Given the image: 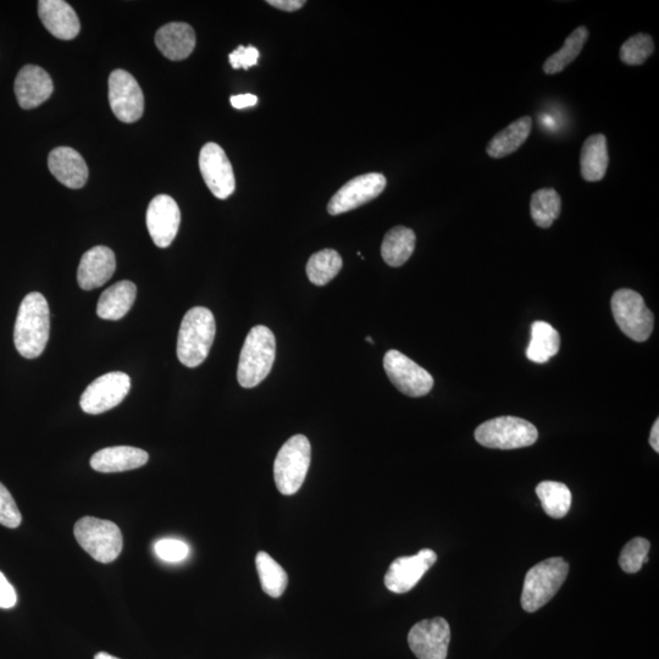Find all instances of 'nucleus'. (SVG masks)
I'll list each match as a JSON object with an SVG mask.
<instances>
[{
	"instance_id": "obj_1",
	"label": "nucleus",
	"mask_w": 659,
	"mask_h": 659,
	"mask_svg": "<svg viewBox=\"0 0 659 659\" xmlns=\"http://www.w3.org/2000/svg\"><path fill=\"white\" fill-rule=\"evenodd\" d=\"M51 332V313L46 297L31 292L20 304L14 329V343L20 356L35 359L46 350Z\"/></svg>"
},
{
	"instance_id": "obj_2",
	"label": "nucleus",
	"mask_w": 659,
	"mask_h": 659,
	"mask_svg": "<svg viewBox=\"0 0 659 659\" xmlns=\"http://www.w3.org/2000/svg\"><path fill=\"white\" fill-rule=\"evenodd\" d=\"M217 332L209 309L195 307L186 313L177 339V358L187 368H197L206 361Z\"/></svg>"
},
{
	"instance_id": "obj_3",
	"label": "nucleus",
	"mask_w": 659,
	"mask_h": 659,
	"mask_svg": "<svg viewBox=\"0 0 659 659\" xmlns=\"http://www.w3.org/2000/svg\"><path fill=\"white\" fill-rule=\"evenodd\" d=\"M276 357V340L267 326L249 331L238 362L237 380L245 389H253L268 378Z\"/></svg>"
},
{
	"instance_id": "obj_4",
	"label": "nucleus",
	"mask_w": 659,
	"mask_h": 659,
	"mask_svg": "<svg viewBox=\"0 0 659 659\" xmlns=\"http://www.w3.org/2000/svg\"><path fill=\"white\" fill-rule=\"evenodd\" d=\"M569 564L561 557L548 558L526 573L522 598L525 612L534 613L552 600L567 580Z\"/></svg>"
},
{
	"instance_id": "obj_5",
	"label": "nucleus",
	"mask_w": 659,
	"mask_h": 659,
	"mask_svg": "<svg viewBox=\"0 0 659 659\" xmlns=\"http://www.w3.org/2000/svg\"><path fill=\"white\" fill-rule=\"evenodd\" d=\"M312 462V446L304 435L292 436L276 456L274 479L280 494L292 496L301 489Z\"/></svg>"
},
{
	"instance_id": "obj_6",
	"label": "nucleus",
	"mask_w": 659,
	"mask_h": 659,
	"mask_svg": "<svg viewBox=\"0 0 659 659\" xmlns=\"http://www.w3.org/2000/svg\"><path fill=\"white\" fill-rule=\"evenodd\" d=\"M74 533L83 550L99 563H112L123 552V534L110 520L83 517L76 523Z\"/></svg>"
},
{
	"instance_id": "obj_7",
	"label": "nucleus",
	"mask_w": 659,
	"mask_h": 659,
	"mask_svg": "<svg viewBox=\"0 0 659 659\" xmlns=\"http://www.w3.org/2000/svg\"><path fill=\"white\" fill-rule=\"evenodd\" d=\"M537 439L539 431L536 426L517 417L491 419L475 430L476 442L494 450H517L533 446Z\"/></svg>"
},
{
	"instance_id": "obj_8",
	"label": "nucleus",
	"mask_w": 659,
	"mask_h": 659,
	"mask_svg": "<svg viewBox=\"0 0 659 659\" xmlns=\"http://www.w3.org/2000/svg\"><path fill=\"white\" fill-rule=\"evenodd\" d=\"M612 313L619 329L636 342L649 340L655 318L640 293L629 289L618 290L612 297Z\"/></svg>"
},
{
	"instance_id": "obj_9",
	"label": "nucleus",
	"mask_w": 659,
	"mask_h": 659,
	"mask_svg": "<svg viewBox=\"0 0 659 659\" xmlns=\"http://www.w3.org/2000/svg\"><path fill=\"white\" fill-rule=\"evenodd\" d=\"M131 390L130 376L123 371H113L99 376L82 393L80 406L83 412L97 415L118 407Z\"/></svg>"
},
{
	"instance_id": "obj_10",
	"label": "nucleus",
	"mask_w": 659,
	"mask_h": 659,
	"mask_svg": "<svg viewBox=\"0 0 659 659\" xmlns=\"http://www.w3.org/2000/svg\"><path fill=\"white\" fill-rule=\"evenodd\" d=\"M384 368L392 384L404 395L423 397L433 390V376L401 352L396 350L387 352Z\"/></svg>"
},
{
	"instance_id": "obj_11",
	"label": "nucleus",
	"mask_w": 659,
	"mask_h": 659,
	"mask_svg": "<svg viewBox=\"0 0 659 659\" xmlns=\"http://www.w3.org/2000/svg\"><path fill=\"white\" fill-rule=\"evenodd\" d=\"M109 103L114 115L125 124L136 123L145 112V97L134 76L115 70L109 77Z\"/></svg>"
},
{
	"instance_id": "obj_12",
	"label": "nucleus",
	"mask_w": 659,
	"mask_h": 659,
	"mask_svg": "<svg viewBox=\"0 0 659 659\" xmlns=\"http://www.w3.org/2000/svg\"><path fill=\"white\" fill-rule=\"evenodd\" d=\"M450 642V624L441 617L422 620L408 634L409 647L418 659H446Z\"/></svg>"
},
{
	"instance_id": "obj_13",
	"label": "nucleus",
	"mask_w": 659,
	"mask_h": 659,
	"mask_svg": "<svg viewBox=\"0 0 659 659\" xmlns=\"http://www.w3.org/2000/svg\"><path fill=\"white\" fill-rule=\"evenodd\" d=\"M199 169L203 180L215 197L226 199L234 195L236 188L234 169L224 149L217 143L209 142L202 148L199 154Z\"/></svg>"
},
{
	"instance_id": "obj_14",
	"label": "nucleus",
	"mask_w": 659,
	"mask_h": 659,
	"mask_svg": "<svg viewBox=\"0 0 659 659\" xmlns=\"http://www.w3.org/2000/svg\"><path fill=\"white\" fill-rule=\"evenodd\" d=\"M386 185V177L379 173L354 177L330 199L328 212L331 215H340L362 207L378 198Z\"/></svg>"
},
{
	"instance_id": "obj_15",
	"label": "nucleus",
	"mask_w": 659,
	"mask_h": 659,
	"mask_svg": "<svg viewBox=\"0 0 659 659\" xmlns=\"http://www.w3.org/2000/svg\"><path fill=\"white\" fill-rule=\"evenodd\" d=\"M436 561V553L429 548H424L415 556L397 558L387 570L385 586L395 594H406L414 589Z\"/></svg>"
},
{
	"instance_id": "obj_16",
	"label": "nucleus",
	"mask_w": 659,
	"mask_h": 659,
	"mask_svg": "<svg viewBox=\"0 0 659 659\" xmlns=\"http://www.w3.org/2000/svg\"><path fill=\"white\" fill-rule=\"evenodd\" d=\"M147 227L154 245L168 248L174 242L181 224V212L174 198L159 195L147 209Z\"/></svg>"
},
{
	"instance_id": "obj_17",
	"label": "nucleus",
	"mask_w": 659,
	"mask_h": 659,
	"mask_svg": "<svg viewBox=\"0 0 659 659\" xmlns=\"http://www.w3.org/2000/svg\"><path fill=\"white\" fill-rule=\"evenodd\" d=\"M14 90L20 107L30 110L52 97L54 85L46 70L37 65H26L16 76Z\"/></svg>"
},
{
	"instance_id": "obj_18",
	"label": "nucleus",
	"mask_w": 659,
	"mask_h": 659,
	"mask_svg": "<svg viewBox=\"0 0 659 659\" xmlns=\"http://www.w3.org/2000/svg\"><path fill=\"white\" fill-rule=\"evenodd\" d=\"M115 269L116 260L112 249L105 246L93 247L81 258L77 281L82 290H96L112 279Z\"/></svg>"
},
{
	"instance_id": "obj_19",
	"label": "nucleus",
	"mask_w": 659,
	"mask_h": 659,
	"mask_svg": "<svg viewBox=\"0 0 659 659\" xmlns=\"http://www.w3.org/2000/svg\"><path fill=\"white\" fill-rule=\"evenodd\" d=\"M38 15L44 27L59 40H74L80 33V20L64 0H41L38 2Z\"/></svg>"
},
{
	"instance_id": "obj_20",
	"label": "nucleus",
	"mask_w": 659,
	"mask_h": 659,
	"mask_svg": "<svg viewBox=\"0 0 659 659\" xmlns=\"http://www.w3.org/2000/svg\"><path fill=\"white\" fill-rule=\"evenodd\" d=\"M48 168L60 184L73 190H79L86 185L88 168L85 159L79 152L69 147L53 149L48 157Z\"/></svg>"
},
{
	"instance_id": "obj_21",
	"label": "nucleus",
	"mask_w": 659,
	"mask_h": 659,
	"mask_svg": "<svg viewBox=\"0 0 659 659\" xmlns=\"http://www.w3.org/2000/svg\"><path fill=\"white\" fill-rule=\"evenodd\" d=\"M155 44L164 57L180 62L195 51L196 32L185 22H171L158 30Z\"/></svg>"
},
{
	"instance_id": "obj_22",
	"label": "nucleus",
	"mask_w": 659,
	"mask_h": 659,
	"mask_svg": "<svg viewBox=\"0 0 659 659\" xmlns=\"http://www.w3.org/2000/svg\"><path fill=\"white\" fill-rule=\"evenodd\" d=\"M149 456L141 448L116 446L93 454L91 467L99 473H121L143 467Z\"/></svg>"
},
{
	"instance_id": "obj_23",
	"label": "nucleus",
	"mask_w": 659,
	"mask_h": 659,
	"mask_svg": "<svg viewBox=\"0 0 659 659\" xmlns=\"http://www.w3.org/2000/svg\"><path fill=\"white\" fill-rule=\"evenodd\" d=\"M137 296L134 282L120 281L102 293L97 304V315L104 320H120L130 312Z\"/></svg>"
},
{
	"instance_id": "obj_24",
	"label": "nucleus",
	"mask_w": 659,
	"mask_h": 659,
	"mask_svg": "<svg viewBox=\"0 0 659 659\" xmlns=\"http://www.w3.org/2000/svg\"><path fill=\"white\" fill-rule=\"evenodd\" d=\"M607 138L601 134L592 135L581 148V175L589 182L601 181L608 168Z\"/></svg>"
},
{
	"instance_id": "obj_25",
	"label": "nucleus",
	"mask_w": 659,
	"mask_h": 659,
	"mask_svg": "<svg viewBox=\"0 0 659 659\" xmlns=\"http://www.w3.org/2000/svg\"><path fill=\"white\" fill-rule=\"evenodd\" d=\"M417 236L408 227L397 226L387 232L381 246V256L392 268L402 267L415 249Z\"/></svg>"
},
{
	"instance_id": "obj_26",
	"label": "nucleus",
	"mask_w": 659,
	"mask_h": 659,
	"mask_svg": "<svg viewBox=\"0 0 659 659\" xmlns=\"http://www.w3.org/2000/svg\"><path fill=\"white\" fill-rule=\"evenodd\" d=\"M561 346L558 331L546 321H535L531 325V340L526 348L529 361L544 364L555 357Z\"/></svg>"
},
{
	"instance_id": "obj_27",
	"label": "nucleus",
	"mask_w": 659,
	"mask_h": 659,
	"mask_svg": "<svg viewBox=\"0 0 659 659\" xmlns=\"http://www.w3.org/2000/svg\"><path fill=\"white\" fill-rule=\"evenodd\" d=\"M533 120L530 116H523L506 129L498 132L487 146V154L492 158H503L517 151L530 136Z\"/></svg>"
},
{
	"instance_id": "obj_28",
	"label": "nucleus",
	"mask_w": 659,
	"mask_h": 659,
	"mask_svg": "<svg viewBox=\"0 0 659 659\" xmlns=\"http://www.w3.org/2000/svg\"><path fill=\"white\" fill-rule=\"evenodd\" d=\"M536 495L545 513L553 519L566 517L572 507V492L567 485L557 481H542L536 486Z\"/></svg>"
},
{
	"instance_id": "obj_29",
	"label": "nucleus",
	"mask_w": 659,
	"mask_h": 659,
	"mask_svg": "<svg viewBox=\"0 0 659 659\" xmlns=\"http://www.w3.org/2000/svg\"><path fill=\"white\" fill-rule=\"evenodd\" d=\"M256 566L265 594L273 598L284 595L286 587L289 585V577H287L285 569L264 551L258 552Z\"/></svg>"
},
{
	"instance_id": "obj_30",
	"label": "nucleus",
	"mask_w": 659,
	"mask_h": 659,
	"mask_svg": "<svg viewBox=\"0 0 659 659\" xmlns=\"http://www.w3.org/2000/svg\"><path fill=\"white\" fill-rule=\"evenodd\" d=\"M562 199L553 188H541L531 197L530 213L534 223L548 229L561 214Z\"/></svg>"
},
{
	"instance_id": "obj_31",
	"label": "nucleus",
	"mask_w": 659,
	"mask_h": 659,
	"mask_svg": "<svg viewBox=\"0 0 659 659\" xmlns=\"http://www.w3.org/2000/svg\"><path fill=\"white\" fill-rule=\"evenodd\" d=\"M587 38H589V31L585 26H580L577 30H574L572 35L564 42V46L546 60L544 64L545 73L547 75L562 73L569 64H572L579 57Z\"/></svg>"
},
{
	"instance_id": "obj_32",
	"label": "nucleus",
	"mask_w": 659,
	"mask_h": 659,
	"mask_svg": "<svg viewBox=\"0 0 659 659\" xmlns=\"http://www.w3.org/2000/svg\"><path fill=\"white\" fill-rule=\"evenodd\" d=\"M342 269V258L335 249H323L313 254L307 264V275L310 282L317 286H325L339 275Z\"/></svg>"
},
{
	"instance_id": "obj_33",
	"label": "nucleus",
	"mask_w": 659,
	"mask_h": 659,
	"mask_svg": "<svg viewBox=\"0 0 659 659\" xmlns=\"http://www.w3.org/2000/svg\"><path fill=\"white\" fill-rule=\"evenodd\" d=\"M653 52H655V43H653L652 37L645 33H638V35L630 37L620 48V59L630 66L642 65Z\"/></svg>"
},
{
	"instance_id": "obj_34",
	"label": "nucleus",
	"mask_w": 659,
	"mask_h": 659,
	"mask_svg": "<svg viewBox=\"0 0 659 659\" xmlns=\"http://www.w3.org/2000/svg\"><path fill=\"white\" fill-rule=\"evenodd\" d=\"M650 546V542L642 537H635L629 541L619 557V566L623 572L628 574L640 572L642 566L649 562L647 555H649Z\"/></svg>"
},
{
	"instance_id": "obj_35",
	"label": "nucleus",
	"mask_w": 659,
	"mask_h": 659,
	"mask_svg": "<svg viewBox=\"0 0 659 659\" xmlns=\"http://www.w3.org/2000/svg\"><path fill=\"white\" fill-rule=\"evenodd\" d=\"M22 522L21 513L13 496H11L7 487L0 483V524L5 528H19Z\"/></svg>"
},
{
	"instance_id": "obj_36",
	"label": "nucleus",
	"mask_w": 659,
	"mask_h": 659,
	"mask_svg": "<svg viewBox=\"0 0 659 659\" xmlns=\"http://www.w3.org/2000/svg\"><path fill=\"white\" fill-rule=\"evenodd\" d=\"M155 553L165 562L176 563L184 561L190 553L185 542L174 539L160 540L154 546Z\"/></svg>"
},
{
	"instance_id": "obj_37",
	"label": "nucleus",
	"mask_w": 659,
	"mask_h": 659,
	"mask_svg": "<svg viewBox=\"0 0 659 659\" xmlns=\"http://www.w3.org/2000/svg\"><path fill=\"white\" fill-rule=\"evenodd\" d=\"M230 63L234 69L248 70L256 66L259 59V51L256 47L240 46L229 55Z\"/></svg>"
},
{
	"instance_id": "obj_38",
	"label": "nucleus",
	"mask_w": 659,
	"mask_h": 659,
	"mask_svg": "<svg viewBox=\"0 0 659 659\" xmlns=\"http://www.w3.org/2000/svg\"><path fill=\"white\" fill-rule=\"evenodd\" d=\"M18 601L14 586L11 585L5 575L0 572V608H13Z\"/></svg>"
},
{
	"instance_id": "obj_39",
	"label": "nucleus",
	"mask_w": 659,
	"mask_h": 659,
	"mask_svg": "<svg viewBox=\"0 0 659 659\" xmlns=\"http://www.w3.org/2000/svg\"><path fill=\"white\" fill-rule=\"evenodd\" d=\"M230 102L235 109H246L254 107L258 103V97L252 93L238 94V96L231 97Z\"/></svg>"
},
{
	"instance_id": "obj_40",
	"label": "nucleus",
	"mask_w": 659,
	"mask_h": 659,
	"mask_svg": "<svg viewBox=\"0 0 659 659\" xmlns=\"http://www.w3.org/2000/svg\"><path fill=\"white\" fill-rule=\"evenodd\" d=\"M267 3L271 5V7L289 11V13L303 8V5L306 4L304 0H268Z\"/></svg>"
},
{
	"instance_id": "obj_41",
	"label": "nucleus",
	"mask_w": 659,
	"mask_h": 659,
	"mask_svg": "<svg viewBox=\"0 0 659 659\" xmlns=\"http://www.w3.org/2000/svg\"><path fill=\"white\" fill-rule=\"evenodd\" d=\"M650 445L657 453L659 452V420L657 419L652 426L650 435Z\"/></svg>"
},
{
	"instance_id": "obj_42",
	"label": "nucleus",
	"mask_w": 659,
	"mask_h": 659,
	"mask_svg": "<svg viewBox=\"0 0 659 659\" xmlns=\"http://www.w3.org/2000/svg\"><path fill=\"white\" fill-rule=\"evenodd\" d=\"M94 659H120V658L109 655V653L107 652H99L97 653L96 657H94Z\"/></svg>"
},
{
	"instance_id": "obj_43",
	"label": "nucleus",
	"mask_w": 659,
	"mask_h": 659,
	"mask_svg": "<svg viewBox=\"0 0 659 659\" xmlns=\"http://www.w3.org/2000/svg\"><path fill=\"white\" fill-rule=\"evenodd\" d=\"M365 340H367V342H369V343H374V341L371 340V337H367V339H365Z\"/></svg>"
}]
</instances>
